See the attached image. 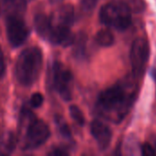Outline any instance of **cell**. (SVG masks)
Here are the masks:
<instances>
[{
  "mask_svg": "<svg viewBox=\"0 0 156 156\" xmlns=\"http://www.w3.org/2000/svg\"><path fill=\"white\" fill-rule=\"evenodd\" d=\"M141 154L144 156H153L156 155L155 151L152 144L150 143H145L143 144L142 149H141Z\"/></svg>",
  "mask_w": 156,
  "mask_h": 156,
  "instance_id": "cell-19",
  "label": "cell"
},
{
  "mask_svg": "<svg viewBox=\"0 0 156 156\" xmlns=\"http://www.w3.org/2000/svg\"><path fill=\"white\" fill-rule=\"evenodd\" d=\"M27 0H4L5 5L11 12L9 14H22L27 6Z\"/></svg>",
  "mask_w": 156,
  "mask_h": 156,
  "instance_id": "cell-15",
  "label": "cell"
},
{
  "mask_svg": "<svg viewBox=\"0 0 156 156\" xmlns=\"http://www.w3.org/2000/svg\"><path fill=\"white\" fill-rule=\"evenodd\" d=\"M87 36L85 33L80 32L77 36H75L73 45V54L75 57L81 58L85 55L86 46H87Z\"/></svg>",
  "mask_w": 156,
  "mask_h": 156,
  "instance_id": "cell-12",
  "label": "cell"
},
{
  "mask_svg": "<svg viewBox=\"0 0 156 156\" xmlns=\"http://www.w3.org/2000/svg\"><path fill=\"white\" fill-rule=\"evenodd\" d=\"M43 65V56L37 47L24 49L15 66V76L22 86H31L38 79Z\"/></svg>",
  "mask_w": 156,
  "mask_h": 156,
  "instance_id": "cell-2",
  "label": "cell"
},
{
  "mask_svg": "<svg viewBox=\"0 0 156 156\" xmlns=\"http://www.w3.org/2000/svg\"><path fill=\"white\" fill-rule=\"evenodd\" d=\"M90 132L101 151L106 150L110 146L112 139V133L107 124L100 120H94L90 124Z\"/></svg>",
  "mask_w": 156,
  "mask_h": 156,
  "instance_id": "cell-8",
  "label": "cell"
},
{
  "mask_svg": "<svg viewBox=\"0 0 156 156\" xmlns=\"http://www.w3.org/2000/svg\"><path fill=\"white\" fill-rule=\"evenodd\" d=\"M139 87L136 78L127 77L104 90L98 98L99 113L112 122H121L132 110Z\"/></svg>",
  "mask_w": 156,
  "mask_h": 156,
  "instance_id": "cell-1",
  "label": "cell"
},
{
  "mask_svg": "<svg viewBox=\"0 0 156 156\" xmlns=\"http://www.w3.org/2000/svg\"><path fill=\"white\" fill-rule=\"evenodd\" d=\"M53 86L64 101H70L72 97L73 76L69 69H66L61 63L57 62L52 71Z\"/></svg>",
  "mask_w": 156,
  "mask_h": 156,
  "instance_id": "cell-7",
  "label": "cell"
},
{
  "mask_svg": "<svg viewBox=\"0 0 156 156\" xmlns=\"http://www.w3.org/2000/svg\"><path fill=\"white\" fill-rule=\"evenodd\" d=\"M99 0H81L80 2L81 10L86 14H90L94 10Z\"/></svg>",
  "mask_w": 156,
  "mask_h": 156,
  "instance_id": "cell-17",
  "label": "cell"
},
{
  "mask_svg": "<svg viewBox=\"0 0 156 156\" xmlns=\"http://www.w3.org/2000/svg\"><path fill=\"white\" fill-rule=\"evenodd\" d=\"M4 71H5V58H4V53L0 47V77H2Z\"/></svg>",
  "mask_w": 156,
  "mask_h": 156,
  "instance_id": "cell-22",
  "label": "cell"
},
{
  "mask_svg": "<svg viewBox=\"0 0 156 156\" xmlns=\"http://www.w3.org/2000/svg\"><path fill=\"white\" fill-rule=\"evenodd\" d=\"M34 25L37 33L44 39H48L51 31V19L45 14H37L34 18Z\"/></svg>",
  "mask_w": 156,
  "mask_h": 156,
  "instance_id": "cell-11",
  "label": "cell"
},
{
  "mask_svg": "<svg viewBox=\"0 0 156 156\" xmlns=\"http://www.w3.org/2000/svg\"><path fill=\"white\" fill-rule=\"evenodd\" d=\"M150 56V47L146 38L137 37L131 48L130 59L133 69V75L138 79L141 78L146 69Z\"/></svg>",
  "mask_w": 156,
  "mask_h": 156,
  "instance_id": "cell-5",
  "label": "cell"
},
{
  "mask_svg": "<svg viewBox=\"0 0 156 156\" xmlns=\"http://www.w3.org/2000/svg\"><path fill=\"white\" fill-rule=\"evenodd\" d=\"M16 147V138L13 133H6L0 139V154H8L13 152Z\"/></svg>",
  "mask_w": 156,
  "mask_h": 156,
  "instance_id": "cell-14",
  "label": "cell"
},
{
  "mask_svg": "<svg viewBox=\"0 0 156 156\" xmlns=\"http://www.w3.org/2000/svg\"><path fill=\"white\" fill-rule=\"evenodd\" d=\"M69 114L76 123L82 126L85 122V118L82 111L77 105H71L69 107Z\"/></svg>",
  "mask_w": 156,
  "mask_h": 156,
  "instance_id": "cell-16",
  "label": "cell"
},
{
  "mask_svg": "<svg viewBox=\"0 0 156 156\" xmlns=\"http://www.w3.org/2000/svg\"><path fill=\"white\" fill-rule=\"evenodd\" d=\"M44 101V97L41 93L36 92L30 98V105L33 108H39Z\"/></svg>",
  "mask_w": 156,
  "mask_h": 156,
  "instance_id": "cell-18",
  "label": "cell"
},
{
  "mask_svg": "<svg viewBox=\"0 0 156 156\" xmlns=\"http://www.w3.org/2000/svg\"><path fill=\"white\" fill-rule=\"evenodd\" d=\"M0 134H1V133H0ZM0 139H1V135H0Z\"/></svg>",
  "mask_w": 156,
  "mask_h": 156,
  "instance_id": "cell-25",
  "label": "cell"
},
{
  "mask_svg": "<svg viewBox=\"0 0 156 156\" xmlns=\"http://www.w3.org/2000/svg\"><path fill=\"white\" fill-rule=\"evenodd\" d=\"M58 130L59 133H61V135L65 138H69L71 136V132L68 126V124L66 122H58Z\"/></svg>",
  "mask_w": 156,
  "mask_h": 156,
  "instance_id": "cell-20",
  "label": "cell"
},
{
  "mask_svg": "<svg viewBox=\"0 0 156 156\" xmlns=\"http://www.w3.org/2000/svg\"><path fill=\"white\" fill-rule=\"evenodd\" d=\"M48 154L53 156H64L68 155V153L64 149H62V148H56L53 151H51Z\"/></svg>",
  "mask_w": 156,
  "mask_h": 156,
  "instance_id": "cell-21",
  "label": "cell"
},
{
  "mask_svg": "<svg viewBox=\"0 0 156 156\" xmlns=\"http://www.w3.org/2000/svg\"><path fill=\"white\" fill-rule=\"evenodd\" d=\"M50 2H52V3H58V2H60V1H62V0H49Z\"/></svg>",
  "mask_w": 156,
  "mask_h": 156,
  "instance_id": "cell-24",
  "label": "cell"
},
{
  "mask_svg": "<svg viewBox=\"0 0 156 156\" xmlns=\"http://www.w3.org/2000/svg\"><path fill=\"white\" fill-rule=\"evenodd\" d=\"M75 36L70 30V27L58 26L51 24V31L48 37L50 42L55 45L69 47L72 45Z\"/></svg>",
  "mask_w": 156,
  "mask_h": 156,
  "instance_id": "cell-9",
  "label": "cell"
},
{
  "mask_svg": "<svg viewBox=\"0 0 156 156\" xmlns=\"http://www.w3.org/2000/svg\"><path fill=\"white\" fill-rule=\"evenodd\" d=\"M95 41L101 47H111L114 42V36L110 29H101L95 36Z\"/></svg>",
  "mask_w": 156,
  "mask_h": 156,
  "instance_id": "cell-13",
  "label": "cell"
},
{
  "mask_svg": "<svg viewBox=\"0 0 156 156\" xmlns=\"http://www.w3.org/2000/svg\"><path fill=\"white\" fill-rule=\"evenodd\" d=\"M102 24L117 30L127 29L132 23V10L127 3L112 1L105 4L100 10Z\"/></svg>",
  "mask_w": 156,
  "mask_h": 156,
  "instance_id": "cell-3",
  "label": "cell"
},
{
  "mask_svg": "<svg viewBox=\"0 0 156 156\" xmlns=\"http://www.w3.org/2000/svg\"><path fill=\"white\" fill-rule=\"evenodd\" d=\"M151 144H152V146L154 147V151H155L156 153V137L154 139H152V141L151 142H149Z\"/></svg>",
  "mask_w": 156,
  "mask_h": 156,
  "instance_id": "cell-23",
  "label": "cell"
},
{
  "mask_svg": "<svg viewBox=\"0 0 156 156\" xmlns=\"http://www.w3.org/2000/svg\"><path fill=\"white\" fill-rule=\"evenodd\" d=\"M25 129L23 138V150H35L43 145L50 136V131L48 124L37 120L36 117L30 121L22 122Z\"/></svg>",
  "mask_w": 156,
  "mask_h": 156,
  "instance_id": "cell-4",
  "label": "cell"
},
{
  "mask_svg": "<svg viewBox=\"0 0 156 156\" xmlns=\"http://www.w3.org/2000/svg\"><path fill=\"white\" fill-rule=\"evenodd\" d=\"M6 37L12 47L17 48L25 43L29 30L20 14H9L5 22Z\"/></svg>",
  "mask_w": 156,
  "mask_h": 156,
  "instance_id": "cell-6",
  "label": "cell"
},
{
  "mask_svg": "<svg viewBox=\"0 0 156 156\" xmlns=\"http://www.w3.org/2000/svg\"><path fill=\"white\" fill-rule=\"evenodd\" d=\"M50 19L52 25L70 27L74 21V7L69 4L63 5Z\"/></svg>",
  "mask_w": 156,
  "mask_h": 156,
  "instance_id": "cell-10",
  "label": "cell"
}]
</instances>
